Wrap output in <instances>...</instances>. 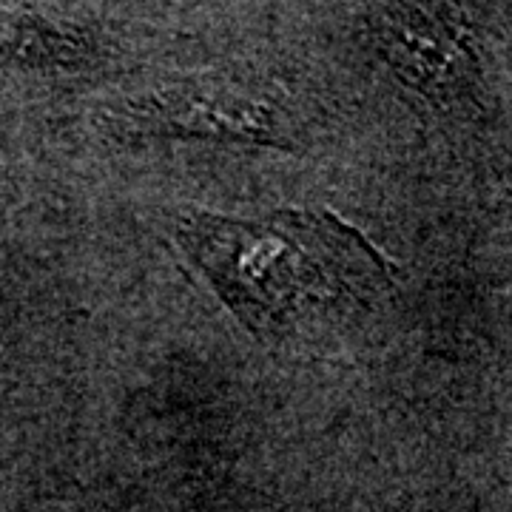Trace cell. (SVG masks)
<instances>
[{"instance_id":"1","label":"cell","mask_w":512,"mask_h":512,"mask_svg":"<svg viewBox=\"0 0 512 512\" xmlns=\"http://www.w3.org/2000/svg\"><path fill=\"white\" fill-rule=\"evenodd\" d=\"M180 245L228 311L265 342L367 308L390 274L359 231L333 214L279 211L265 220L194 214Z\"/></svg>"},{"instance_id":"4","label":"cell","mask_w":512,"mask_h":512,"mask_svg":"<svg viewBox=\"0 0 512 512\" xmlns=\"http://www.w3.org/2000/svg\"><path fill=\"white\" fill-rule=\"evenodd\" d=\"M94 57V37L72 23L29 12H0V63L35 69H77Z\"/></svg>"},{"instance_id":"3","label":"cell","mask_w":512,"mask_h":512,"mask_svg":"<svg viewBox=\"0 0 512 512\" xmlns=\"http://www.w3.org/2000/svg\"><path fill=\"white\" fill-rule=\"evenodd\" d=\"M376 37L393 72L427 97L450 100L476 83V37L453 6H384Z\"/></svg>"},{"instance_id":"2","label":"cell","mask_w":512,"mask_h":512,"mask_svg":"<svg viewBox=\"0 0 512 512\" xmlns=\"http://www.w3.org/2000/svg\"><path fill=\"white\" fill-rule=\"evenodd\" d=\"M128 126L137 134L177 140H217L293 151L291 120L274 97L222 83H188L143 97L131 106Z\"/></svg>"}]
</instances>
